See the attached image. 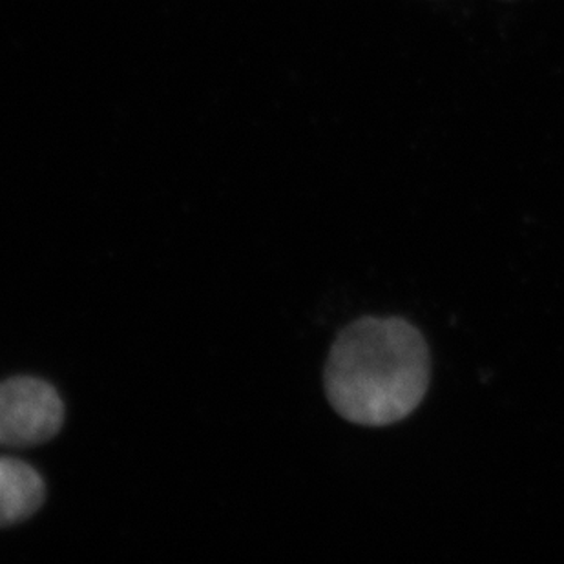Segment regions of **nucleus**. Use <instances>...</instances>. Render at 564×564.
I'll use <instances>...</instances> for the list:
<instances>
[{
	"instance_id": "f03ea898",
	"label": "nucleus",
	"mask_w": 564,
	"mask_h": 564,
	"mask_svg": "<svg viewBox=\"0 0 564 564\" xmlns=\"http://www.w3.org/2000/svg\"><path fill=\"white\" fill-rule=\"evenodd\" d=\"M64 404L52 383L35 377L0 382V447L41 446L61 432Z\"/></svg>"
},
{
	"instance_id": "f257e3e1",
	"label": "nucleus",
	"mask_w": 564,
	"mask_h": 564,
	"mask_svg": "<svg viewBox=\"0 0 564 564\" xmlns=\"http://www.w3.org/2000/svg\"><path fill=\"white\" fill-rule=\"evenodd\" d=\"M432 375L426 340L402 318H362L341 330L325 366V393L346 421L382 427L411 415Z\"/></svg>"
},
{
	"instance_id": "7ed1b4c3",
	"label": "nucleus",
	"mask_w": 564,
	"mask_h": 564,
	"mask_svg": "<svg viewBox=\"0 0 564 564\" xmlns=\"http://www.w3.org/2000/svg\"><path fill=\"white\" fill-rule=\"evenodd\" d=\"M46 486L37 469L19 458L0 457V528L24 522L43 506Z\"/></svg>"
}]
</instances>
